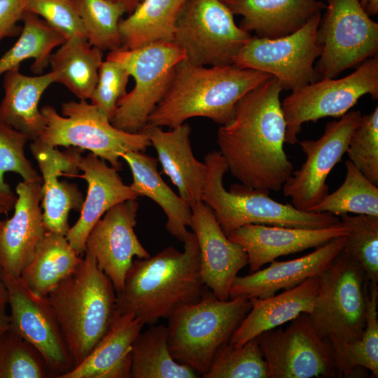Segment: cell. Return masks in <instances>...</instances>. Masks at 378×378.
<instances>
[{"mask_svg":"<svg viewBox=\"0 0 378 378\" xmlns=\"http://www.w3.org/2000/svg\"><path fill=\"white\" fill-rule=\"evenodd\" d=\"M282 90L272 76L244 95L232 120L218 130L217 145L228 170L248 188L279 191L293 172L284 149Z\"/></svg>","mask_w":378,"mask_h":378,"instance_id":"6da1fadb","label":"cell"},{"mask_svg":"<svg viewBox=\"0 0 378 378\" xmlns=\"http://www.w3.org/2000/svg\"><path fill=\"white\" fill-rule=\"evenodd\" d=\"M183 244L182 252L169 246L153 256L133 260L122 289L116 293L118 313H130L144 325L152 326L178 307L200 299L205 285L193 232Z\"/></svg>","mask_w":378,"mask_h":378,"instance_id":"7a4b0ae2","label":"cell"},{"mask_svg":"<svg viewBox=\"0 0 378 378\" xmlns=\"http://www.w3.org/2000/svg\"><path fill=\"white\" fill-rule=\"evenodd\" d=\"M272 77L233 64L206 66L184 59L176 66L167 90L146 125L172 129L193 117L225 125L232 120L239 99Z\"/></svg>","mask_w":378,"mask_h":378,"instance_id":"3957f363","label":"cell"},{"mask_svg":"<svg viewBox=\"0 0 378 378\" xmlns=\"http://www.w3.org/2000/svg\"><path fill=\"white\" fill-rule=\"evenodd\" d=\"M74 362L80 363L106 332L115 313L116 292L85 251L83 260L47 295Z\"/></svg>","mask_w":378,"mask_h":378,"instance_id":"277c9868","label":"cell"},{"mask_svg":"<svg viewBox=\"0 0 378 378\" xmlns=\"http://www.w3.org/2000/svg\"><path fill=\"white\" fill-rule=\"evenodd\" d=\"M204 163L206 176L202 201L211 209L226 235L247 224L316 229L340 222L339 217L330 213L302 211L291 204L280 203L270 197L267 190L241 183L232 185L227 191L223 176L228 167L219 151L206 155Z\"/></svg>","mask_w":378,"mask_h":378,"instance_id":"5b68a950","label":"cell"},{"mask_svg":"<svg viewBox=\"0 0 378 378\" xmlns=\"http://www.w3.org/2000/svg\"><path fill=\"white\" fill-rule=\"evenodd\" d=\"M251 308L246 297L222 300L205 290L198 301L178 307L168 317L172 356L203 376L217 350L230 341Z\"/></svg>","mask_w":378,"mask_h":378,"instance_id":"8992f818","label":"cell"},{"mask_svg":"<svg viewBox=\"0 0 378 378\" xmlns=\"http://www.w3.org/2000/svg\"><path fill=\"white\" fill-rule=\"evenodd\" d=\"M310 322L337 353L358 341L366 323L368 281L361 266L342 251L318 276Z\"/></svg>","mask_w":378,"mask_h":378,"instance_id":"52a82bcc","label":"cell"},{"mask_svg":"<svg viewBox=\"0 0 378 378\" xmlns=\"http://www.w3.org/2000/svg\"><path fill=\"white\" fill-rule=\"evenodd\" d=\"M40 110L46 120L40 141L53 147L75 146L90 150L118 171L122 167V154L144 152L151 146L144 132L130 133L115 127L106 115L85 99L62 103V115L50 105Z\"/></svg>","mask_w":378,"mask_h":378,"instance_id":"ba28073f","label":"cell"},{"mask_svg":"<svg viewBox=\"0 0 378 378\" xmlns=\"http://www.w3.org/2000/svg\"><path fill=\"white\" fill-rule=\"evenodd\" d=\"M106 58L119 62L135 81L132 91L118 100L111 122L127 132H141L166 93L176 66L186 55L174 42H157L111 51Z\"/></svg>","mask_w":378,"mask_h":378,"instance_id":"9c48e42d","label":"cell"},{"mask_svg":"<svg viewBox=\"0 0 378 378\" xmlns=\"http://www.w3.org/2000/svg\"><path fill=\"white\" fill-rule=\"evenodd\" d=\"M366 94L378 99V55L365 59L345 77L322 78L293 90L281 102L285 143L298 142L304 123L340 118Z\"/></svg>","mask_w":378,"mask_h":378,"instance_id":"30bf717a","label":"cell"},{"mask_svg":"<svg viewBox=\"0 0 378 378\" xmlns=\"http://www.w3.org/2000/svg\"><path fill=\"white\" fill-rule=\"evenodd\" d=\"M251 38L236 24L221 0H187L177 20L174 42L194 64L225 66L232 64Z\"/></svg>","mask_w":378,"mask_h":378,"instance_id":"8fae6325","label":"cell"},{"mask_svg":"<svg viewBox=\"0 0 378 378\" xmlns=\"http://www.w3.org/2000/svg\"><path fill=\"white\" fill-rule=\"evenodd\" d=\"M317 31L321 53L315 67L318 78H334L377 55L378 23L360 0H327Z\"/></svg>","mask_w":378,"mask_h":378,"instance_id":"7c38bea8","label":"cell"},{"mask_svg":"<svg viewBox=\"0 0 378 378\" xmlns=\"http://www.w3.org/2000/svg\"><path fill=\"white\" fill-rule=\"evenodd\" d=\"M321 13L295 32L285 36L252 38L241 48L232 64L270 74L283 90H294L318 79L314 63L321 53L317 31Z\"/></svg>","mask_w":378,"mask_h":378,"instance_id":"4fadbf2b","label":"cell"},{"mask_svg":"<svg viewBox=\"0 0 378 378\" xmlns=\"http://www.w3.org/2000/svg\"><path fill=\"white\" fill-rule=\"evenodd\" d=\"M285 329L273 328L257 339L269 370V378H334L342 377L330 344L302 313Z\"/></svg>","mask_w":378,"mask_h":378,"instance_id":"5bb4252c","label":"cell"},{"mask_svg":"<svg viewBox=\"0 0 378 378\" xmlns=\"http://www.w3.org/2000/svg\"><path fill=\"white\" fill-rule=\"evenodd\" d=\"M361 116L360 111H349L338 120L328 122L316 140L299 142L306 155L305 162L292 172L282 187L284 197L291 198L295 208L309 212L329 193L327 178L346 153Z\"/></svg>","mask_w":378,"mask_h":378,"instance_id":"9a60e30c","label":"cell"},{"mask_svg":"<svg viewBox=\"0 0 378 378\" xmlns=\"http://www.w3.org/2000/svg\"><path fill=\"white\" fill-rule=\"evenodd\" d=\"M10 309V328L42 356L50 377L60 378L74 364L47 296L31 291L20 277L1 272Z\"/></svg>","mask_w":378,"mask_h":378,"instance_id":"2e32d148","label":"cell"},{"mask_svg":"<svg viewBox=\"0 0 378 378\" xmlns=\"http://www.w3.org/2000/svg\"><path fill=\"white\" fill-rule=\"evenodd\" d=\"M138 209L136 200L111 207L96 223L86 240L85 250L95 257L98 267L110 279L116 293L124 286L134 257L150 256L134 232Z\"/></svg>","mask_w":378,"mask_h":378,"instance_id":"e0dca14e","label":"cell"},{"mask_svg":"<svg viewBox=\"0 0 378 378\" xmlns=\"http://www.w3.org/2000/svg\"><path fill=\"white\" fill-rule=\"evenodd\" d=\"M190 209L191 228L200 250L202 279L216 298L229 300L234 279L248 263L246 252L227 237L211 209L202 201Z\"/></svg>","mask_w":378,"mask_h":378,"instance_id":"ac0fdd59","label":"cell"},{"mask_svg":"<svg viewBox=\"0 0 378 378\" xmlns=\"http://www.w3.org/2000/svg\"><path fill=\"white\" fill-rule=\"evenodd\" d=\"M29 147L41 172L43 225L48 232L66 235L70 227L69 214L72 209L80 211L84 199L75 183L59 178L64 175L76 177L80 151L60 152L38 139L32 141Z\"/></svg>","mask_w":378,"mask_h":378,"instance_id":"d6986e66","label":"cell"},{"mask_svg":"<svg viewBox=\"0 0 378 378\" xmlns=\"http://www.w3.org/2000/svg\"><path fill=\"white\" fill-rule=\"evenodd\" d=\"M15 191L13 216L0 220V268L4 273L20 277L46 232L40 205L42 179L20 181Z\"/></svg>","mask_w":378,"mask_h":378,"instance_id":"ffe728a7","label":"cell"},{"mask_svg":"<svg viewBox=\"0 0 378 378\" xmlns=\"http://www.w3.org/2000/svg\"><path fill=\"white\" fill-rule=\"evenodd\" d=\"M349 232L348 227L340 221L316 229L247 224L227 236L244 248L250 271L253 272L279 256L319 247L335 238L348 235Z\"/></svg>","mask_w":378,"mask_h":378,"instance_id":"44dd1931","label":"cell"},{"mask_svg":"<svg viewBox=\"0 0 378 378\" xmlns=\"http://www.w3.org/2000/svg\"><path fill=\"white\" fill-rule=\"evenodd\" d=\"M78 168L83 174L76 177L86 181L88 192L79 218L65 237L76 253L83 256L88 236L104 214L111 207L139 196L123 183L116 169L92 153L79 158Z\"/></svg>","mask_w":378,"mask_h":378,"instance_id":"7402d4cb","label":"cell"},{"mask_svg":"<svg viewBox=\"0 0 378 378\" xmlns=\"http://www.w3.org/2000/svg\"><path fill=\"white\" fill-rule=\"evenodd\" d=\"M346 236L335 238L300 258L274 260L267 267L244 276H237L230 290V298H265L280 290L292 288L309 278L318 276L343 250Z\"/></svg>","mask_w":378,"mask_h":378,"instance_id":"603a6c76","label":"cell"},{"mask_svg":"<svg viewBox=\"0 0 378 378\" xmlns=\"http://www.w3.org/2000/svg\"><path fill=\"white\" fill-rule=\"evenodd\" d=\"M141 132L156 150L163 173L177 188L181 200L189 207L202 201L206 166L192 153L190 126L185 122L164 131L161 127L146 125Z\"/></svg>","mask_w":378,"mask_h":378,"instance_id":"cb8c5ba5","label":"cell"},{"mask_svg":"<svg viewBox=\"0 0 378 378\" xmlns=\"http://www.w3.org/2000/svg\"><path fill=\"white\" fill-rule=\"evenodd\" d=\"M233 15L242 17L239 27L258 37L275 38L302 27L326 8L321 0H221Z\"/></svg>","mask_w":378,"mask_h":378,"instance_id":"d4e9b609","label":"cell"},{"mask_svg":"<svg viewBox=\"0 0 378 378\" xmlns=\"http://www.w3.org/2000/svg\"><path fill=\"white\" fill-rule=\"evenodd\" d=\"M143 326L133 314L115 311L106 332L90 353L60 378H131L132 344Z\"/></svg>","mask_w":378,"mask_h":378,"instance_id":"484cf974","label":"cell"},{"mask_svg":"<svg viewBox=\"0 0 378 378\" xmlns=\"http://www.w3.org/2000/svg\"><path fill=\"white\" fill-rule=\"evenodd\" d=\"M318 288V278L313 276L278 295L265 298H249L251 308L229 342L242 345L265 331L291 321L302 313L309 314Z\"/></svg>","mask_w":378,"mask_h":378,"instance_id":"4316f807","label":"cell"},{"mask_svg":"<svg viewBox=\"0 0 378 378\" xmlns=\"http://www.w3.org/2000/svg\"><path fill=\"white\" fill-rule=\"evenodd\" d=\"M19 69L14 68L4 74L0 122L21 132L32 141L40 137L46 127L38 102L46 90L55 83V76L52 71L30 76Z\"/></svg>","mask_w":378,"mask_h":378,"instance_id":"83f0119b","label":"cell"},{"mask_svg":"<svg viewBox=\"0 0 378 378\" xmlns=\"http://www.w3.org/2000/svg\"><path fill=\"white\" fill-rule=\"evenodd\" d=\"M132 174L130 187L139 196H146L156 202L166 216V229L181 242H184L192 226V211L164 181L158 170V160L141 151H129L121 155Z\"/></svg>","mask_w":378,"mask_h":378,"instance_id":"f1b7e54d","label":"cell"},{"mask_svg":"<svg viewBox=\"0 0 378 378\" xmlns=\"http://www.w3.org/2000/svg\"><path fill=\"white\" fill-rule=\"evenodd\" d=\"M187 0H141L118 24L121 49L174 42L177 20Z\"/></svg>","mask_w":378,"mask_h":378,"instance_id":"f546056e","label":"cell"},{"mask_svg":"<svg viewBox=\"0 0 378 378\" xmlns=\"http://www.w3.org/2000/svg\"><path fill=\"white\" fill-rule=\"evenodd\" d=\"M82 260L65 235L46 231L20 278L34 293L47 296Z\"/></svg>","mask_w":378,"mask_h":378,"instance_id":"4dcf8cb0","label":"cell"},{"mask_svg":"<svg viewBox=\"0 0 378 378\" xmlns=\"http://www.w3.org/2000/svg\"><path fill=\"white\" fill-rule=\"evenodd\" d=\"M103 51L84 37L66 39L50 57L55 83L64 85L79 99H90L98 80Z\"/></svg>","mask_w":378,"mask_h":378,"instance_id":"1f68e13d","label":"cell"},{"mask_svg":"<svg viewBox=\"0 0 378 378\" xmlns=\"http://www.w3.org/2000/svg\"><path fill=\"white\" fill-rule=\"evenodd\" d=\"M167 327L152 325L138 335L132 344V378H196L189 366L172 356L167 342Z\"/></svg>","mask_w":378,"mask_h":378,"instance_id":"d6a6232c","label":"cell"},{"mask_svg":"<svg viewBox=\"0 0 378 378\" xmlns=\"http://www.w3.org/2000/svg\"><path fill=\"white\" fill-rule=\"evenodd\" d=\"M21 21L23 27L18 40L0 57V76L10 69L20 68L22 62L31 58V71L42 74L50 65L52 50L66 40L36 14L26 10Z\"/></svg>","mask_w":378,"mask_h":378,"instance_id":"836d02e7","label":"cell"},{"mask_svg":"<svg viewBox=\"0 0 378 378\" xmlns=\"http://www.w3.org/2000/svg\"><path fill=\"white\" fill-rule=\"evenodd\" d=\"M346 175L342 184L328 194L309 212L378 216V187L368 179L349 160L345 161Z\"/></svg>","mask_w":378,"mask_h":378,"instance_id":"e575fe53","label":"cell"},{"mask_svg":"<svg viewBox=\"0 0 378 378\" xmlns=\"http://www.w3.org/2000/svg\"><path fill=\"white\" fill-rule=\"evenodd\" d=\"M378 286L368 282L366 323L360 339L334 354L337 368L346 377L363 368L378 377Z\"/></svg>","mask_w":378,"mask_h":378,"instance_id":"d590c367","label":"cell"},{"mask_svg":"<svg viewBox=\"0 0 378 378\" xmlns=\"http://www.w3.org/2000/svg\"><path fill=\"white\" fill-rule=\"evenodd\" d=\"M75 3L90 44L102 51L121 49L118 24L126 13L125 8L111 0H75Z\"/></svg>","mask_w":378,"mask_h":378,"instance_id":"8d00e7d4","label":"cell"},{"mask_svg":"<svg viewBox=\"0 0 378 378\" xmlns=\"http://www.w3.org/2000/svg\"><path fill=\"white\" fill-rule=\"evenodd\" d=\"M204 378H269L267 363L258 340L254 337L242 345L229 342L216 352Z\"/></svg>","mask_w":378,"mask_h":378,"instance_id":"74e56055","label":"cell"},{"mask_svg":"<svg viewBox=\"0 0 378 378\" xmlns=\"http://www.w3.org/2000/svg\"><path fill=\"white\" fill-rule=\"evenodd\" d=\"M340 221L349 229L343 251L356 260L370 284L378 283V216L342 214Z\"/></svg>","mask_w":378,"mask_h":378,"instance_id":"f35d334b","label":"cell"},{"mask_svg":"<svg viewBox=\"0 0 378 378\" xmlns=\"http://www.w3.org/2000/svg\"><path fill=\"white\" fill-rule=\"evenodd\" d=\"M50 377L46 363L30 343L10 328L0 338V378Z\"/></svg>","mask_w":378,"mask_h":378,"instance_id":"ab89813d","label":"cell"},{"mask_svg":"<svg viewBox=\"0 0 378 378\" xmlns=\"http://www.w3.org/2000/svg\"><path fill=\"white\" fill-rule=\"evenodd\" d=\"M349 160L372 183L378 186V106L361 116L346 150Z\"/></svg>","mask_w":378,"mask_h":378,"instance_id":"60d3db41","label":"cell"},{"mask_svg":"<svg viewBox=\"0 0 378 378\" xmlns=\"http://www.w3.org/2000/svg\"><path fill=\"white\" fill-rule=\"evenodd\" d=\"M28 136L13 127L0 122V192H10L11 188L4 181L6 172L16 173L24 181L41 180L25 155L24 147Z\"/></svg>","mask_w":378,"mask_h":378,"instance_id":"b9f144b4","label":"cell"},{"mask_svg":"<svg viewBox=\"0 0 378 378\" xmlns=\"http://www.w3.org/2000/svg\"><path fill=\"white\" fill-rule=\"evenodd\" d=\"M130 77L128 71L115 60L106 58L101 64L97 83L90 99L110 120L118 100L127 94Z\"/></svg>","mask_w":378,"mask_h":378,"instance_id":"7bdbcfd3","label":"cell"},{"mask_svg":"<svg viewBox=\"0 0 378 378\" xmlns=\"http://www.w3.org/2000/svg\"><path fill=\"white\" fill-rule=\"evenodd\" d=\"M26 10L41 16L66 39L75 36L86 38L75 0H27Z\"/></svg>","mask_w":378,"mask_h":378,"instance_id":"ee69618b","label":"cell"},{"mask_svg":"<svg viewBox=\"0 0 378 378\" xmlns=\"http://www.w3.org/2000/svg\"><path fill=\"white\" fill-rule=\"evenodd\" d=\"M27 0H0V42L5 38L18 36L22 27L18 25L26 11Z\"/></svg>","mask_w":378,"mask_h":378,"instance_id":"f6af8a7d","label":"cell"},{"mask_svg":"<svg viewBox=\"0 0 378 378\" xmlns=\"http://www.w3.org/2000/svg\"><path fill=\"white\" fill-rule=\"evenodd\" d=\"M17 195L10 192H0V215L7 214L14 208Z\"/></svg>","mask_w":378,"mask_h":378,"instance_id":"bcb514c9","label":"cell"},{"mask_svg":"<svg viewBox=\"0 0 378 378\" xmlns=\"http://www.w3.org/2000/svg\"><path fill=\"white\" fill-rule=\"evenodd\" d=\"M10 328V318L4 308L0 307V338Z\"/></svg>","mask_w":378,"mask_h":378,"instance_id":"7dc6e473","label":"cell"},{"mask_svg":"<svg viewBox=\"0 0 378 378\" xmlns=\"http://www.w3.org/2000/svg\"><path fill=\"white\" fill-rule=\"evenodd\" d=\"M360 2L364 10L370 16L377 15L378 0H360Z\"/></svg>","mask_w":378,"mask_h":378,"instance_id":"c3c4849f","label":"cell"},{"mask_svg":"<svg viewBox=\"0 0 378 378\" xmlns=\"http://www.w3.org/2000/svg\"><path fill=\"white\" fill-rule=\"evenodd\" d=\"M8 304V292L2 278L1 270L0 268V307L6 308Z\"/></svg>","mask_w":378,"mask_h":378,"instance_id":"681fc988","label":"cell"},{"mask_svg":"<svg viewBox=\"0 0 378 378\" xmlns=\"http://www.w3.org/2000/svg\"><path fill=\"white\" fill-rule=\"evenodd\" d=\"M121 4L128 14L131 13L141 0H111Z\"/></svg>","mask_w":378,"mask_h":378,"instance_id":"f907efd6","label":"cell"}]
</instances>
